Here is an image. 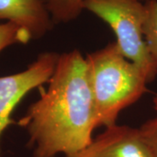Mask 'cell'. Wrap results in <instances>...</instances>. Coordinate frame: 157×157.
<instances>
[{
	"instance_id": "8",
	"label": "cell",
	"mask_w": 157,
	"mask_h": 157,
	"mask_svg": "<svg viewBox=\"0 0 157 157\" xmlns=\"http://www.w3.org/2000/svg\"><path fill=\"white\" fill-rule=\"evenodd\" d=\"M146 16L143 23V36L148 51L157 63V0L145 3Z\"/></svg>"
},
{
	"instance_id": "6",
	"label": "cell",
	"mask_w": 157,
	"mask_h": 157,
	"mask_svg": "<svg viewBox=\"0 0 157 157\" xmlns=\"http://www.w3.org/2000/svg\"><path fill=\"white\" fill-rule=\"evenodd\" d=\"M6 22L27 30L33 39L43 38L55 25L41 0H0V24Z\"/></svg>"
},
{
	"instance_id": "10",
	"label": "cell",
	"mask_w": 157,
	"mask_h": 157,
	"mask_svg": "<svg viewBox=\"0 0 157 157\" xmlns=\"http://www.w3.org/2000/svg\"><path fill=\"white\" fill-rule=\"evenodd\" d=\"M152 157H157V116L147 120L139 128Z\"/></svg>"
},
{
	"instance_id": "1",
	"label": "cell",
	"mask_w": 157,
	"mask_h": 157,
	"mask_svg": "<svg viewBox=\"0 0 157 157\" xmlns=\"http://www.w3.org/2000/svg\"><path fill=\"white\" fill-rule=\"evenodd\" d=\"M47 83L17 124L26 130L33 157L71 155L89 145L97 128L86 60L80 51L59 54Z\"/></svg>"
},
{
	"instance_id": "5",
	"label": "cell",
	"mask_w": 157,
	"mask_h": 157,
	"mask_svg": "<svg viewBox=\"0 0 157 157\" xmlns=\"http://www.w3.org/2000/svg\"><path fill=\"white\" fill-rule=\"evenodd\" d=\"M64 157H152L139 128L114 125L77 153Z\"/></svg>"
},
{
	"instance_id": "4",
	"label": "cell",
	"mask_w": 157,
	"mask_h": 157,
	"mask_svg": "<svg viewBox=\"0 0 157 157\" xmlns=\"http://www.w3.org/2000/svg\"><path fill=\"white\" fill-rule=\"evenodd\" d=\"M59 54L54 52L40 53L26 69L0 77V140L11 121V113L30 92L49 81Z\"/></svg>"
},
{
	"instance_id": "3",
	"label": "cell",
	"mask_w": 157,
	"mask_h": 157,
	"mask_svg": "<svg viewBox=\"0 0 157 157\" xmlns=\"http://www.w3.org/2000/svg\"><path fill=\"white\" fill-rule=\"evenodd\" d=\"M83 7L107 23L115 34V42L122 55L143 72L147 83L154 81L157 63L148 51L142 31L145 3L140 0H86Z\"/></svg>"
},
{
	"instance_id": "7",
	"label": "cell",
	"mask_w": 157,
	"mask_h": 157,
	"mask_svg": "<svg viewBox=\"0 0 157 157\" xmlns=\"http://www.w3.org/2000/svg\"><path fill=\"white\" fill-rule=\"evenodd\" d=\"M86 0H41L54 25L67 24L77 19L84 10ZM145 2L148 0H140Z\"/></svg>"
},
{
	"instance_id": "9",
	"label": "cell",
	"mask_w": 157,
	"mask_h": 157,
	"mask_svg": "<svg viewBox=\"0 0 157 157\" xmlns=\"http://www.w3.org/2000/svg\"><path fill=\"white\" fill-rule=\"evenodd\" d=\"M33 39L27 30L14 23L0 24V52L13 45H25Z\"/></svg>"
},
{
	"instance_id": "11",
	"label": "cell",
	"mask_w": 157,
	"mask_h": 157,
	"mask_svg": "<svg viewBox=\"0 0 157 157\" xmlns=\"http://www.w3.org/2000/svg\"><path fill=\"white\" fill-rule=\"evenodd\" d=\"M153 107H154V109L157 111V94L154 96V98H153Z\"/></svg>"
},
{
	"instance_id": "2",
	"label": "cell",
	"mask_w": 157,
	"mask_h": 157,
	"mask_svg": "<svg viewBox=\"0 0 157 157\" xmlns=\"http://www.w3.org/2000/svg\"><path fill=\"white\" fill-rule=\"evenodd\" d=\"M97 128L116 125L121 112L148 91L143 72L120 52L116 42L86 57Z\"/></svg>"
}]
</instances>
